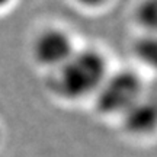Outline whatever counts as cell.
<instances>
[{
    "label": "cell",
    "instance_id": "cell-8",
    "mask_svg": "<svg viewBox=\"0 0 157 157\" xmlns=\"http://www.w3.org/2000/svg\"><path fill=\"white\" fill-rule=\"evenodd\" d=\"M80 3H83L86 6H98V5H102L103 2H106V0H77Z\"/></svg>",
    "mask_w": 157,
    "mask_h": 157
},
{
    "label": "cell",
    "instance_id": "cell-5",
    "mask_svg": "<svg viewBox=\"0 0 157 157\" xmlns=\"http://www.w3.org/2000/svg\"><path fill=\"white\" fill-rule=\"evenodd\" d=\"M137 56L148 67L157 70V34H151L138 41L135 47Z\"/></svg>",
    "mask_w": 157,
    "mask_h": 157
},
{
    "label": "cell",
    "instance_id": "cell-3",
    "mask_svg": "<svg viewBox=\"0 0 157 157\" xmlns=\"http://www.w3.org/2000/svg\"><path fill=\"white\" fill-rule=\"evenodd\" d=\"M73 54L71 41L60 31L45 32L35 44V57L44 66L61 67Z\"/></svg>",
    "mask_w": 157,
    "mask_h": 157
},
{
    "label": "cell",
    "instance_id": "cell-6",
    "mask_svg": "<svg viewBox=\"0 0 157 157\" xmlns=\"http://www.w3.org/2000/svg\"><path fill=\"white\" fill-rule=\"evenodd\" d=\"M137 19L151 34H157V0H143L137 9Z\"/></svg>",
    "mask_w": 157,
    "mask_h": 157
},
{
    "label": "cell",
    "instance_id": "cell-7",
    "mask_svg": "<svg viewBox=\"0 0 157 157\" xmlns=\"http://www.w3.org/2000/svg\"><path fill=\"white\" fill-rule=\"evenodd\" d=\"M143 96L146 98L147 101L151 102V105L156 108V111H157V80H154V82L147 87L146 92H143Z\"/></svg>",
    "mask_w": 157,
    "mask_h": 157
},
{
    "label": "cell",
    "instance_id": "cell-4",
    "mask_svg": "<svg viewBox=\"0 0 157 157\" xmlns=\"http://www.w3.org/2000/svg\"><path fill=\"white\" fill-rule=\"evenodd\" d=\"M125 124L134 132H150L157 128V111L151 105V102L147 101L144 96H141L138 102H135L132 106L125 112Z\"/></svg>",
    "mask_w": 157,
    "mask_h": 157
},
{
    "label": "cell",
    "instance_id": "cell-9",
    "mask_svg": "<svg viewBox=\"0 0 157 157\" xmlns=\"http://www.w3.org/2000/svg\"><path fill=\"white\" fill-rule=\"evenodd\" d=\"M10 0H0V7H3V6H6L7 3H9Z\"/></svg>",
    "mask_w": 157,
    "mask_h": 157
},
{
    "label": "cell",
    "instance_id": "cell-2",
    "mask_svg": "<svg viewBox=\"0 0 157 157\" xmlns=\"http://www.w3.org/2000/svg\"><path fill=\"white\" fill-rule=\"evenodd\" d=\"M143 86L132 73H119L101 84L98 103L105 112H127L143 96Z\"/></svg>",
    "mask_w": 157,
    "mask_h": 157
},
{
    "label": "cell",
    "instance_id": "cell-1",
    "mask_svg": "<svg viewBox=\"0 0 157 157\" xmlns=\"http://www.w3.org/2000/svg\"><path fill=\"white\" fill-rule=\"evenodd\" d=\"M105 64L101 56L84 51L76 52L63 64L54 80L58 93L67 98H80L101 87Z\"/></svg>",
    "mask_w": 157,
    "mask_h": 157
}]
</instances>
